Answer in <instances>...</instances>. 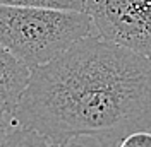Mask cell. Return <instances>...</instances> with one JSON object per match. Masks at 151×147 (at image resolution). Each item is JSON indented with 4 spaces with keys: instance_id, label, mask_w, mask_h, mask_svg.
Returning <instances> with one entry per match:
<instances>
[{
    "instance_id": "cell-7",
    "label": "cell",
    "mask_w": 151,
    "mask_h": 147,
    "mask_svg": "<svg viewBox=\"0 0 151 147\" xmlns=\"http://www.w3.org/2000/svg\"><path fill=\"white\" fill-rule=\"evenodd\" d=\"M119 147H151V132L150 130H137L122 138Z\"/></svg>"
},
{
    "instance_id": "cell-2",
    "label": "cell",
    "mask_w": 151,
    "mask_h": 147,
    "mask_svg": "<svg viewBox=\"0 0 151 147\" xmlns=\"http://www.w3.org/2000/svg\"><path fill=\"white\" fill-rule=\"evenodd\" d=\"M93 29L88 12L0 5V45L29 69L55 60Z\"/></svg>"
},
{
    "instance_id": "cell-3",
    "label": "cell",
    "mask_w": 151,
    "mask_h": 147,
    "mask_svg": "<svg viewBox=\"0 0 151 147\" xmlns=\"http://www.w3.org/2000/svg\"><path fill=\"white\" fill-rule=\"evenodd\" d=\"M86 12L101 39L151 58V0H88Z\"/></svg>"
},
{
    "instance_id": "cell-5",
    "label": "cell",
    "mask_w": 151,
    "mask_h": 147,
    "mask_svg": "<svg viewBox=\"0 0 151 147\" xmlns=\"http://www.w3.org/2000/svg\"><path fill=\"white\" fill-rule=\"evenodd\" d=\"M0 5L10 7H38V9L77 10L86 12L88 0H0Z\"/></svg>"
},
{
    "instance_id": "cell-10",
    "label": "cell",
    "mask_w": 151,
    "mask_h": 147,
    "mask_svg": "<svg viewBox=\"0 0 151 147\" xmlns=\"http://www.w3.org/2000/svg\"><path fill=\"white\" fill-rule=\"evenodd\" d=\"M115 147H119V146H115Z\"/></svg>"
},
{
    "instance_id": "cell-4",
    "label": "cell",
    "mask_w": 151,
    "mask_h": 147,
    "mask_svg": "<svg viewBox=\"0 0 151 147\" xmlns=\"http://www.w3.org/2000/svg\"><path fill=\"white\" fill-rule=\"evenodd\" d=\"M31 69L0 45V111L16 115L21 96L29 82Z\"/></svg>"
},
{
    "instance_id": "cell-6",
    "label": "cell",
    "mask_w": 151,
    "mask_h": 147,
    "mask_svg": "<svg viewBox=\"0 0 151 147\" xmlns=\"http://www.w3.org/2000/svg\"><path fill=\"white\" fill-rule=\"evenodd\" d=\"M2 147H50V142L35 130L16 127Z\"/></svg>"
},
{
    "instance_id": "cell-9",
    "label": "cell",
    "mask_w": 151,
    "mask_h": 147,
    "mask_svg": "<svg viewBox=\"0 0 151 147\" xmlns=\"http://www.w3.org/2000/svg\"><path fill=\"white\" fill-rule=\"evenodd\" d=\"M50 147H101V146H94V144H89V142H84V140L74 138V140H67V142H62V144H50Z\"/></svg>"
},
{
    "instance_id": "cell-8",
    "label": "cell",
    "mask_w": 151,
    "mask_h": 147,
    "mask_svg": "<svg viewBox=\"0 0 151 147\" xmlns=\"http://www.w3.org/2000/svg\"><path fill=\"white\" fill-rule=\"evenodd\" d=\"M17 127V121H16V115H10V113H2L0 111V147L4 146V142L7 140L9 133Z\"/></svg>"
},
{
    "instance_id": "cell-1",
    "label": "cell",
    "mask_w": 151,
    "mask_h": 147,
    "mask_svg": "<svg viewBox=\"0 0 151 147\" xmlns=\"http://www.w3.org/2000/svg\"><path fill=\"white\" fill-rule=\"evenodd\" d=\"M16 121L50 144L93 138L101 147L119 146L151 128V58L89 34L31 69Z\"/></svg>"
}]
</instances>
